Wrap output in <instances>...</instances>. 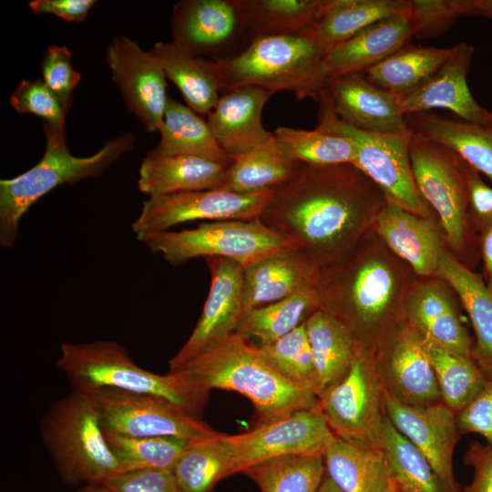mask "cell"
<instances>
[{"label":"cell","mask_w":492,"mask_h":492,"mask_svg":"<svg viewBox=\"0 0 492 492\" xmlns=\"http://www.w3.org/2000/svg\"><path fill=\"white\" fill-rule=\"evenodd\" d=\"M383 190L351 163L305 165L274 189L260 218L320 267L345 255L386 203Z\"/></svg>","instance_id":"obj_1"},{"label":"cell","mask_w":492,"mask_h":492,"mask_svg":"<svg viewBox=\"0 0 492 492\" xmlns=\"http://www.w3.org/2000/svg\"><path fill=\"white\" fill-rule=\"evenodd\" d=\"M417 278L372 229L345 255L320 267L319 309L339 321L359 346L374 351L405 321Z\"/></svg>","instance_id":"obj_2"},{"label":"cell","mask_w":492,"mask_h":492,"mask_svg":"<svg viewBox=\"0 0 492 492\" xmlns=\"http://www.w3.org/2000/svg\"><path fill=\"white\" fill-rule=\"evenodd\" d=\"M56 366L72 390L84 394L110 391L168 400L200 415L209 400L204 389L186 370L158 374L139 367L116 342L62 343Z\"/></svg>","instance_id":"obj_3"},{"label":"cell","mask_w":492,"mask_h":492,"mask_svg":"<svg viewBox=\"0 0 492 492\" xmlns=\"http://www.w3.org/2000/svg\"><path fill=\"white\" fill-rule=\"evenodd\" d=\"M207 391L236 392L249 399L260 423L318 406V397L283 377L260 347L233 333L211 344L183 369Z\"/></svg>","instance_id":"obj_4"},{"label":"cell","mask_w":492,"mask_h":492,"mask_svg":"<svg viewBox=\"0 0 492 492\" xmlns=\"http://www.w3.org/2000/svg\"><path fill=\"white\" fill-rule=\"evenodd\" d=\"M46 148L41 159L24 173L0 180V245L12 248L19 235L25 213L43 196L64 185L102 175L120 157L130 151L136 136L126 133L107 143L88 157L74 156L64 127L44 123Z\"/></svg>","instance_id":"obj_5"},{"label":"cell","mask_w":492,"mask_h":492,"mask_svg":"<svg viewBox=\"0 0 492 492\" xmlns=\"http://www.w3.org/2000/svg\"><path fill=\"white\" fill-rule=\"evenodd\" d=\"M325 52L304 32L256 37L237 55L216 60L222 90L255 86L318 102L328 81Z\"/></svg>","instance_id":"obj_6"},{"label":"cell","mask_w":492,"mask_h":492,"mask_svg":"<svg viewBox=\"0 0 492 492\" xmlns=\"http://www.w3.org/2000/svg\"><path fill=\"white\" fill-rule=\"evenodd\" d=\"M40 436L61 478L69 484H104L122 471L91 396L72 390L40 421Z\"/></svg>","instance_id":"obj_7"},{"label":"cell","mask_w":492,"mask_h":492,"mask_svg":"<svg viewBox=\"0 0 492 492\" xmlns=\"http://www.w3.org/2000/svg\"><path fill=\"white\" fill-rule=\"evenodd\" d=\"M409 156L416 188L435 212L445 244L473 270L480 258L478 231L469 215L464 159L450 149L412 133Z\"/></svg>","instance_id":"obj_8"},{"label":"cell","mask_w":492,"mask_h":492,"mask_svg":"<svg viewBox=\"0 0 492 492\" xmlns=\"http://www.w3.org/2000/svg\"><path fill=\"white\" fill-rule=\"evenodd\" d=\"M137 239L175 267L198 257H219L245 269L298 250L292 241L260 220L209 221L190 230L149 232Z\"/></svg>","instance_id":"obj_9"},{"label":"cell","mask_w":492,"mask_h":492,"mask_svg":"<svg viewBox=\"0 0 492 492\" xmlns=\"http://www.w3.org/2000/svg\"><path fill=\"white\" fill-rule=\"evenodd\" d=\"M318 104L316 128L353 141L356 149L354 165L383 190L388 201L415 215L436 219L414 179L409 156L410 131L383 134L358 129L336 116L323 94Z\"/></svg>","instance_id":"obj_10"},{"label":"cell","mask_w":492,"mask_h":492,"mask_svg":"<svg viewBox=\"0 0 492 492\" xmlns=\"http://www.w3.org/2000/svg\"><path fill=\"white\" fill-rule=\"evenodd\" d=\"M385 390L373 352L357 346L346 374L318 397V407L333 433L381 448Z\"/></svg>","instance_id":"obj_11"},{"label":"cell","mask_w":492,"mask_h":492,"mask_svg":"<svg viewBox=\"0 0 492 492\" xmlns=\"http://www.w3.org/2000/svg\"><path fill=\"white\" fill-rule=\"evenodd\" d=\"M89 395L105 431L130 437H174L189 441L219 433L200 415L162 398L110 391Z\"/></svg>","instance_id":"obj_12"},{"label":"cell","mask_w":492,"mask_h":492,"mask_svg":"<svg viewBox=\"0 0 492 492\" xmlns=\"http://www.w3.org/2000/svg\"><path fill=\"white\" fill-rule=\"evenodd\" d=\"M333 436L318 406L261 422L241 434H224L232 453V475L274 458L323 454Z\"/></svg>","instance_id":"obj_13"},{"label":"cell","mask_w":492,"mask_h":492,"mask_svg":"<svg viewBox=\"0 0 492 492\" xmlns=\"http://www.w3.org/2000/svg\"><path fill=\"white\" fill-rule=\"evenodd\" d=\"M272 191L241 194L218 189L149 197L131 225L132 231L138 237L195 220H260Z\"/></svg>","instance_id":"obj_14"},{"label":"cell","mask_w":492,"mask_h":492,"mask_svg":"<svg viewBox=\"0 0 492 492\" xmlns=\"http://www.w3.org/2000/svg\"><path fill=\"white\" fill-rule=\"evenodd\" d=\"M170 29L175 45L200 57L220 60L249 43L240 0H181L175 4Z\"/></svg>","instance_id":"obj_15"},{"label":"cell","mask_w":492,"mask_h":492,"mask_svg":"<svg viewBox=\"0 0 492 492\" xmlns=\"http://www.w3.org/2000/svg\"><path fill=\"white\" fill-rule=\"evenodd\" d=\"M372 352L388 395L415 406L442 402L426 343L407 321L398 325Z\"/></svg>","instance_id":"obj_16"},{"label":"cell","mask_w":492,"mask_h":492,"mask_svg":"<svg viewBox=\"0 0 492 492\" xmlns=\"http://www.w3.org/2000/svg\"><path fill=\"white\" fill-rule=\"evenodd\" d=\"M106 59L127 108L147 131H158L169 98L167 77L159 60L126 36L110 41Z\"/></svg>","instance_id":"obj_17"},{"label":"cell","mask_w":492,"mask_h":492,"mask_svg":"<svg viewBox=\"0 0 492 492\" xmlns=\"http://www.w3.org/2000/svg\"><path fill=\"white\" fill-rule=\"evenodd\" d=\"M205 260L211 277L210 291L191 334L169 360V372L180 371L206 348L235 333L244 312L243 267L224 258Z\"/></svg>","instance_id":"obj_18"},{"label":"cell","mask_w":492,"mask_h":492,"mask_svg":"<svg viewBox=\"0 0 492 492\" xmlns=\"http://www.w3.org/2000/svg\"><path fill=\"white\" fill-rule=\"evenodd\" d=\"M384 410L391 424L427 459L446 492H462L453 469L459 438L456 413L443 402L415 406L385 392Z\"/></svg>","instance_id":"obj_19"},{"label":"cell","mask_w":492,"mask_h":492,"mask_svg":"<svg viewBox=\"0 0 492 492\" xmlns=\"http://www.w3.org/2000/svg\"><path fill=\"white\" fill-rule=\"evenodd\" d=\"M460 304L457 294L443 278L418 276L406 301L405 321L425 340L474 360V343L462 322Z\"/></svg>","instance_id":"obj_20"},{"label":"cell","mask_w":492,"mask_h":492,"mask_svg":"<svg viewBox=\"0 0 492 492\" xmlns=\"http://www.w3.org/2000/svg\"><path fill=\"white\" fill-rule=\"evenodd\" d=\"M474 47L466 42L453 46L444 65L417 87L397 96L398 108L404 115L446 108L464 121L492 125V112L480 106L467 85Z\"/></svg>","instance_id":"obj_21"},{"label":"cell","mask_w":492,"mask_h":492,"mask_svg":"<svg viewBox=\"0 0 492 492\" xmlns=\"http://www.w3.org/2000/svg\"><path fill=\"white\" fill-rule=\"evenodd\" d=\"M323 94L336 116L358 129L383 134L410 131L397 97L371 82L364 73L332 77Z\"/></svg>","instance_id":"obj_22"},{"label":"cell","mask_w":492,"mask_h":492,"mask_svg":"<svg viewBox=\"0 0 492 492\" xmlns=\"http://www.w3.org/2000/svg\"><path fill=\"white\" fill-rule=\"evenodd\" d=\"M272 92L255 86L225 90L207 122L220 146L231 158L269 140L273 133L261 122L263 108Z\"/></svg>","instance_id":"obj_23"},{"label":"cell","mask_w":492,"mask_h":492,"mask_svg":"<svg viewBox=\"0 0 492 492\" xmlns=\"http://www.w3.org/2000/svg\"><path fill=\"white\" fill-rule=\"evenodd\" d=\"M438 225L436 219L415 215L387 200L374 230L417 276L428 277L436 274L439 252L445 243Z\"/></svg>","instance_id":"obj_24"},{"label":"cell","mask_w":492,"mask_h":492,"mask_svg":"<svg viewBox=\"0 0 492 492\" xmlns=\"http://www.w3.org/2000/svg\"><path fill=\"white\" fill-rule=\"evenodd\" d=\"M413 37V28L406 12L368 26L326 50L323 67L328 80L337 75L364 72L409 45Z\"/></svg>","instance_id":"obj_25"},{"label":"cell","mask_w":492,"mask_h":492,"mask_svg":"<svg viewBox=\"0 0 492 492\" xmlns=\"http://www.w3.org/2000/svg\"><path fill=\"white\" fill-rule=\"evenodd\" d=\"M320 266L304 251L272 256L244 269V311L261 307L299 292L315 289Z\"/></svg>","instance_id":"obj_26"},{"label":"cell","mask_w":492,"mask_h":492,"mask_svg":"<svg viewBox=\"0 0 492 492\" xmlns=\"http://www.w3.org/2000/svg\"><path fill=\"white\" fill-rule=\"evenodd\" d=\"M230 164L150 150L138 170V190L149 197L220 189Z\"/></svg>","instance_id":"obj_27"},{"label":"cell","mask_w":492,"mask_h":492,"mask_svg":"<svg viewBox=\"0 0 492 492\" xmlns=\"http://www.w3.org/2000/svg\"><path fill=\"white\" fill-rule=\"evenodd\" d=\"M436 275L450 284L466 311L476 335L473 358L482 372L492 377V292L483 276L459 261L445 243Z\"/></svg>","instance_id":"obj_28"},{"label":"cell","mask_w":492,"mask_h":492,"mask_svg":"<svg viewBox=\"0 0 492 492\" xmlns=\"http://www.w3.org/2000/svg\"><path fill=\"white\" fill-rule=\"evenodd\" d=\"M151 52L187 106L200 116H208L223 92L217 61L195 56L171 41L155 43Z\"/></svg>","instance_id":"obj_29"},{"label":"cell","mask_w":492,"mask_h":492,"mask_svg":"<svg viewBox=\"0 0 492 492\" xmlns=\"http://www.w3.org/2000/svg\"><path fill=\"white\" fill-rule=\"evenodd\" d=\"M410 132L445 146L492 180V125L452 120L425 112L405 116Z\"/></svg>","instance_id":"obj_30"},{"label":"cell","mask_w":492,"mask_h":492,"mask_svg":"<svg viewBox=\"0 0 492 492\" xmlns=\"http://www.w3.org/2000/svg\"><path fill=\"white\" fill-rule=\"evenodd\" d=\"M325 474L345 492H389L381 448L334 436L323 452Z\"/></svg>","instance_id":"obj_31"},{"label":"cell","mask_w":492,"mask_h":492,"mask_svg":"<svg viewBox=\"0 0 492 492\" xmlns=\"http://www.w3.org/2000/svg\"><path fill=\"white\" fill-rule=\"evenodd\" d=\"M405 12L406 0H322L304 33L327 50L375 22Z\"/></svg>","instance_id":"obj_32"},{"label":"cell","mask_w":492,"mask_h":492,"mask_svg":"<svg viewBox=\"0 0 492 492\" xmlns=\"http://www.w3.org/2000/svg\"><path fill=\"white\" fill-rule=\"evenodd\" d=\"M302 166L272 135L263 144L232 159L220 189L241 194L274 190L294 177Z\"/></svg>","instance_id":"obj_33"},{"label":"cell","mask_w":492,"mask_h":492,"mask_svg":"<svg viewBox=\"0 0 492 492\" xmlns=\"http://www.w3.org/2000/svg\"><path fill=\"white\" fill-rule=\"evenodd\" d=\"M158 131L160 140L152 149L158 154L187 155L231 163L232 159L220 146L207 120L170 97Z\"/></svg>","instance_id":"obj_34"},{"label":"cell","mask_w":492,"mask_h":492,"mask_svg":"<svg viewBox=\"0 0 492 492\" xmlns=\"http://www.w3.org/2000/svg\"><path fill=\"white\" fill-rule=\"evenodd\" d=\"M305 328L322 394L346 374L358 344L339 321L321 309L308 317Z\"/></svg>","instance_id":"obj_35"},{"label":"cell","mask_w":492,"mask_h":492,"mask_svg":"<svg viewBox=\"0 0 492 492\" xmlns=\"http://www.w3.org/2000/svg\"><path fill=\"white\" fill-rule=\"evenodd\" d=\"M452 51L453 46L440 48L409 44L363 73L371 82L397 97L426 81L444 65Z\"/></svg>","instance_id":"obj_36"},{"label":"cell","mask_w":492,"mask_h":492,"mask_svg":"<svg viewBox=\"0 0 492 492\" xmlns=\"http://www.w3.org/2000/svg\"><path fill=\"white\" fill-rule=\"evenodd\" d=\"M232 453L224 434L191 441L173 467L180 492H211L216 484L232 475Z\"/></svg>","instance_id":"obj_37"},{"label":"cell","mask_w":492,"mask_h":492,"mask_svg":"<svg viewBox=\"0 0 492 492\" xmlns=\"http://www.w3.org/2000/svg\"><path fill=\"white\" fill-rule=\"evenodd\" d=\"M315 289L302 291L282 300L244 311L235 333L248 339L256 337L261 344L286 335L319 309Z\"/></svg>","instance_id":"obj_38"},{"label":"cell","mask_w":492,"mask_h":492,"mask_svg":"<svg viewBox=\"0 0 492 492\" xmlns=\"http://www.w3.org/2000/svg\"><path fill=\"white\" fill-rule=\"evenodd\" d=\"M391 483L400 492H446L425 456L386 417L381 437Z\"/></svg>","instance_id":"obj_39"},{"label":"cell","mask_w":492,"mask_h":492,"mask_svg":"<svg viewBox=\"0 0 492 492\" xmlns=\"http://www.w3.org/2000/svg\"><path fill=\"white\" fill-rule=\"evenodd\" d=\"M250 42L259 36L304 32L322 0H240Z\"/></svg>","instance_id":"obj_40"},{"label":"cell","mask_w":492,"mask_h":492,"mask_svg":"<svg viewBox=\"0 0 492 492\" xmlns=\"http://www.w3.org/2000/svg\"><path fill=\"white\" fill-rule=\"evenodd\" d=\"M435 370L441 401L458 413L483 389L488 377L473 359L425 340Z\"/></svg>","instance_id":"obj_41"},{"label":"cell","mask_w":492,"mask_h":492,"mask_svg":"<svg viewBox=\"0 0 492 492\" xmlns=\"http://www.w3.org/2000/svg\"><path fill=\"white\" fill-rule=\"evenodd\" d=\"M242 473L261 492H316L325 470L323 454H314L274 458Z\"/></svg>","instance_id":"obj_42"},{"label":"cell","mask_w":492,"mask_h":492,"mask_svg":"<svg viewBox=\"0 0 492 492\" xmlns=\"http://www.w3.org/2000/svg\"><path fill=\"white\" fill-rule=\"evenodd\" d=\"M273 135L289 156L305 165L354 164L356 159V149L351 139L318 128L306 130L282 126Z\"/></svg>","instance_id":"obj_43"},{"label":"cell","mask_w":492,"mask_h":492,"mask_svg":"<svg viewBox=\"0 0 492 492\" xmlns=\"http://www.w3.org/2000/svg\"><path fill=\"white\" fill-rule=\"evenodd\" d=\"M107 442L122 471L173 470L183 450L191 442L174 437H130L105 431Z\"/></svg>","instance_id":"obj_44"},{"label":"cell","mask_w":492,"mask_h":492,"mask_svg":"<svg viewBox=\"0 0 492 492\" xmlns=\"http://www.w3.org/2000/svg\"><path fill=\"white\" fill-rule=\"evenodd\" d=\"M259 347L283 377L319 397L321 386L305 322L286 335Z\"/></svg>","instance_id":"obj_45"},{"label":"cell","mask_w":492,"mask_h":492,"mask_svg":"<svg viewBox=\"0 0 492 492\" xmlns=\"http://www.w3.org/2000/svg\"><path fill=\"white\" fill-rule=\"evenodd\" d=\"M406 15L416 38L443 35L462 16H483L477 0H406Z\"/></svg>","instance_id":"obj_46"},{"label":"cell","mask_w":492,"mask_h":492,"mask_svg":"<svg viewBox=\"0 0 492 492\" xmlns=\"http://www.w3.org/2000/svg\"><path fill=\"white\" fill-rule=\"evenodd\" d=\"M11 107L19 114H33L45 124L64 127L68 111L42 79H23L10 96Z\"/></svg>","instance_id":"obj_47"},{"label":"cell","mask_w":492,"mask_h":492,"mask_svg":"<svg viewBox=\"0 0 492 492\" xmlns=\"http://www.w3.org/2000/svg\"><path fill=\"white\" fill-rule=\"evenodd\" d=\"M42 80L69 109L72 93L81 76L71 63V52L66 46H48L41 59Z\"/></svg>","instance_id":"obj_48"},{"label":"cell","mask_w":492,"mask_h":492,"mask_svg":"<svg viewBox=\"0 0 492 492\" xmlns=\"http://www.w3.org/2000/svg\"><path fill=\"white\" fill-rule=\"evenodd\" d=\"M104 484L114 492H180L173 472L163 469L120 471Z\"/></svg>","instance_id":"obj_49"},{"label":"cell","mask_w":492,"mask_h":492,"mask_svg":"<svg viewBox=\"0 0 492 492\" xmlns=\"http://www.w3.org/2000/svg\"><path fill=\"white\" fill-rule=\"evenodd\" d=\"M459 433L481 435L492 446V377L480 393L456 415Z\"/></svg>","instance_id":"obj_50"},{"label":"cell","mask_w":492,"mask_h":492,"mask_svg":"<svg viewBox=\"0 0 492 492\" xmlns=\"http://www.w3.org/2000/svg\"><path fill=\"white\" fill-rule=\"evenodd\" d=\"M465 161V160H464ZM467 188L468 210L477 231L492 224V187L480 177V173L464 162Z\"/></svg>","instance_id":"obj_51"},{"label":"cell","mask_w":492,"mask_h":492,"mask_svg":"<svg viewBox=\"0 0 492 492\" xmlns=\"http://www.w3.org/2000/svg\"><path fill=\"white\" fill-rule=\"evenodd\" d=\"M464 462L473 468L474 475L462 492H492V446L471 442Z\"/></svg>","instance_id":"obj_52"},{"label":"cell","mask_w":492,"mask_h":492,"mask_svg":"<svg viewBox=\"0 0 492 492\" xmlns=\"http://www.w3.org/2000/svg\"><path fill=\"white\" fill-rule=\"evenodd\" d=\"M96 3L95 0H33L28 5L36 15L51 14L67 22H82Z\"/></svg>","instance_id":"obj_53"},{"label":"cell","mask_w":492,"mask_h":492,"mask_svg":"<svg viewBox=\"0 0 492 492\" xmlns=\"http://www.w3.org/2000/svg\"><path fill=\"white\" fill-rule=\"evenodd\" d=\"M479 257L483 261V279L492 292V224L478 232Z\"/></svg>","instance_id":"obj_54"},{"label":"cell","mask_w":492,"mask_h":492,"mask_svg":"<svg viewBox=\"0 0 492 492\" xmlns=\"http://www.w3.org/2000/svg\"><path fill=\"white\" fill-rule=\"evenodd\" d=\"M316 492H345L338 487L325 473Z\"/></svg>","instance_id":"obj_55"},{"label":"cell","mask_w":492,"mask_h":492,"mask_svg":"<svg viewBox=\"0 0 492 492\" xmlns=\"http://www.w3.org/2000/svg\"><path fill=\"white\" fill-rule=\"evenodd\" d=\"M77 492H114L105 484H88Z\"/></svg>","instance_id":"obj_56"},{"label":"cell","mask_w":492,"mask_h":492,"mask_svg":"<svg viewBox=\"0 0 492 492\" xmlns=\"http://www.w3.org/2000/svg\"><path fill=\"white\" fill-rule=\"evenodd\" d=\"M477 3L486 18H492V0H477Z\"/></svg>","instance_id":"obj_57"},{"label":"cell","mask_w":492,"mask_h":492,"mask_svg":"<svg viewBox=\"0 0 492 492\" xmlns=\"http://www.w3.org/2000/svg\"><path fill=\"white\" fill-rule=\"evenodd\" d=\"M389 492H400L393 484Z\"/></svg>","instance_id":"obj_58"}]
</instances>
